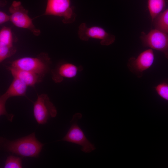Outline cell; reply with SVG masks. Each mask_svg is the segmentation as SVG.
<instances>
[{"label":"cell","mask_w":168,"mask_h":168,"mask_svg":"<svg viewBox=\"0 0 168 168\" xmlns=\"http://www.w3.org/2000/svg\"><path fill=\"white\" fill-rule=\"evenodd\" d=\"M10 21V16H8L4 12H0V24H2L3 23Z\"/></svg>","instance_id":"d6986e66"},{"label":"cell","mask_w":168,"mask_h":168,"mask_svg":"<svg viewBox=\"0 0 168 168\" xmlns=\"http://www.w3.org/2000/svg\"><path fill=\"white\" fill-rule=\"evenodd\" d=\"M44 15L62 17V21L65 24L73 22L76 18L70 0H47L45 10L41 16Z\"/></svg>","instance_id":"5b68a950"},{"label":"cell","mask_w":168,"mask_h":168,"mask_svg":"<svg viewBox=\"0 0 168 168\" xmlns=\"http://www.w3.org/2000/svg\"><path fill=\"white\" fill-rule=\"evenodd\" d=\"M33 112L37 122L42 124L46 123L50 118L55 117L57 114L55 106L45 94L38 95L36 100L33 103Z\"/></svg>","instance_id":"52a82bcc"},{"label":"cell","mask_w":168,"mask_h":168,"mask_svg":"<svg viewBox=\"0 0 168 168\" xmlns=\"http://www.w3.org/2000/svg\"><path fill=\"white\" fill-rule=\"evenodd\" d=\"M154 59L153 49L150 48L141 52L136 58L130 57L128 61L127 66L131 72L140 78L142 77L143 72L152 66Z\"/></svg>","instance_id":"9c48e42d"},{"label":"cell","mask_w":168,"mask_h":168,"mask_svg":"<svg viewBox=\"0 0 168 168\" xmlns=\"http://www.w3.org/2000/svg\"><path fill=\"white\" fill-rule=\"evenodd\" d=\"M4 168H21L22 167L21 159L20 157L10 156L5 162Z\"/></svg>","instance_id":"e0dca14e"},{"label":"cell","mask_w":168,"mask_h":168,"mask_svg":"<svg viewBox=\"0 0 168 168\" xmlns=\"http://www.w3.org/2000/svg\"><path fill=\"white\" fill-rule=\"evenodd\" d=\"M28 86L23 82L16 78L13 79L6 91L0 97V115H4L12 122L14 115L8 114L5 107L7 100L10 97L25 96Z\"/></svg>","instance_id":"30bf717a"},{"label":"cell","mask_w":168,"mask_h":168,"mask_svg":"<svg viewBox=\"0 0 168 168\" xmlns=\"http://www.w3.org/2000/svg\"><path fill=\"white\" fill-rule=\"evenodd\" d=\"M13 78L20 80L28 86H34L41 81L43 77L35 73L10 66L7 67Z\"/></svg>","instance_id":"8fae6325"},{"label":"cell","mask_w":168,"mask_h":168,"mask_svg":"<svg viewBox=\"0 0 168 168\" xmlns=\"http://www.w3.org/2000/svg\"><path fill=\"white\" fill-rule=\"evenodd\" d=\"M13 42V36L11 29L7 27H3L0 31V45L12 46Z\"/></svg>","instance_id":"9a60e30c"},{"label":"cell","mask_w":168,"mask_h":168,"mask_svg":"<svg viewBox=\"0 0 168 168\" xmlns=\"http://www.w3.org/2000/svg\"><path fill=\"white\" fill-rule=\"evenodd\" d=\"M78 71L79 68L75 65L69 63H64L52 72V77L56 82H60L63 78L75 77Z\"/></svg>","instance_id":"7c38bea8"},{"label":"cell","mask_w":168,"mask_h":168,"mask_svg":"<svg viewBox=\"0 0 168 168\" xmlns=\"http://www.w3.org/2000/svg\"><path fill=\"white\" fill-rule=\"evenodd\" d=\"M157 94L163 99L168 101V83L163 82L154 87Z\"/></svg>","instance_id":"ac0fdd59"},{"label":"cell","mask_w":168,"mask_h":168,"mask_svg":"<svg viewBox=\"0 0 168 168\" xmlns=\"http://www.w3.org/2000/svg\"><path fill=\"white\" fill-rule=\"evenodd\" d=\"M78 34L82 40L87 41L91 38L97 39L100 40L103 45H110L115 40L114 35L108 33L102 27L96 26L88 27L84 23L79 25Z\"/></svg>","instance_id":"ba28073f"},{"label":"cell","mask_w":168,"mask_h":168,"mask_svg":"<svg viewBox=\"0 0 168 168\" xmlns=\"http://www.w3.org/2000/svg\"><path fill=\"white\" fill-rule=\"evenodd\" d=\"M16 51V47L0 45V62L14 54Z\"/></svg>","instance_id":"2e32d148"},{"label":"cell","mask_w":168,"mask_h":168,"mask_svg":"<svg viewBox=\"0 0 168 168\" xmlns=\"http://www.w3.org/2000/svg\"><path fill=\"white\" fill-rule=\"evenodd\" d=\"M168 0H147V7L152 21L164 9Z\"/></svg>","instance_id":"4fadbf2b"},{"label":"cell","mask_w":168,"mask_h":168,"mask_svg":"<svg viewBox=\"0 0 168 168\" xmlns=\"http://www.w3.org/2000/svg\"><path fill=\"white\" fill-rule=\"evenodd\" d=\"M0 143L4 149L23 157H38L44 145L36 138L34 133L14 141L1 138Z\"/></svg>","instance_id":"6da1fadb"},{"label":"cell","mask_w":168,"mask_h":168,"mask_svg":"<svg viewBox=\"0 0 168 168\" xmlns=\"http://www.w3.org/2000/svg\"><path fill=\"white\" fill-rule=\"evenodd\" d=\"M10 21L16 26L29 30L35 36L40 34L36 28L28 15V11L22 6L20 1H14L9 8Z\"/></svg>","instance_id":"277c9868"},{"label":"cell","mask_w":168,"mask_h":168,"mask_svg":"<svg viewBox=\"0 0 168 168\" xmlns=\"http://www.w3.org/2000/svg\"><path fill=\"white\" fill-rule=\"evenodd\" d=\"M152 23L154 28L168 33V9L160 13Z\"/></svg>","instance_id":"5bb4252c"},{"label":"cell","mask_w":168,"mask_h":168,"mask_svg":"<svg viewBox=\"0 0 168 168\" xmlns=\"http://www.w3.org/2000/svg\"><path fill=\"white\" fill-rule=\"evenodd\" d=\"M82 117V114H74L71 120V125L65 136L58 141H63L81 146V150L85 153H90L96 149L94 145L87 138L83 132L78 126L77 122Z\"/></svg>","instance_id":"3957f363"},{"label":"cell","mask_w":168,"mask_h":168,"mask_svg":"<svg viewBox=\"0 0 168 168\" xmlns=\"http://www.w3.org/2000/svg\"><path fill=\"white\" fill-rule=\"evenodd\" d=\"M51 63L48 55L41 53L35 57H26L12 62L10 66L35 73L43 77L49 71Z\"/></svg>","instance_id":"7a4b0ae2"},{"label":"cell","mask_w":168,"mask_h":168,"mask_svg":"<svg viewBox=\"0 0 168 168\" xmlns=\"http://www.w3.org/2000/svg\"><path fill=\"white\" fill-rule=\"evenodd\" d=\"M140 38L144 46L162 52L168 58V33L154 28L147 34L142 32Z\"/></svg>","instance_id":"8992f818"}]
</instances>
